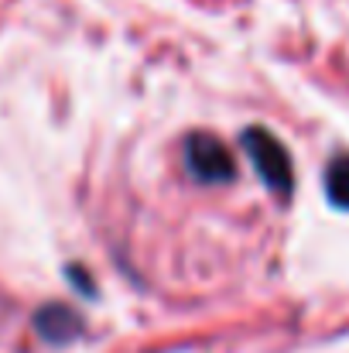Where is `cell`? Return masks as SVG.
I'll use <instances>...</instances> for the list:
<instances>
[{"mask_svg": "<svg viewBox=\"0 0 349 353\" xmlns=\"http://www.w3.org/2000/svg\"><path fill=\"white\" fill-rule=\"evenodd\" d=\"M243 148H246L253 168L260 172V179H264L274 192L288 196L291 185H295V168H291L288 148H284L271 130H264V127H250V130L243 134Z\"/></svg>", "mask_w": 349, "mask_h": 353, "instance_id": "obj_1", "label": "cell"}, {"mask_svg": "<svg viewBox=\"0 0 349 353\" xmlns=\"http://www.w3.org/2000/svg\"><path fill=\"white\" fill-rule=\"evenodd\" d=\"M185 161L192 168L195 179L202 182H230L236 175V165H233V154L226 151L223 141H216L213 134H192L189 144H185Z\"/></svg>", "mask_w": 349, "mask_h": 353, "instance_id": "obj_2", "label": "cell"}, {"mask_svg": "<svg viewBox=\"0 0 349 353\" xmlns=\"http://www.w3.org/2000/svg\"><path fill=\"white\" fill-rule=\"evenodd\" d=\"M34 326H38V333H41L45 340L65 343V340H72V336L79 333V316H76L72 309H65V305H45V309L34 316Z\"/></svg>", "mask_w": 349, "mask_h": 353, "instance_id": "obj_3", "label": "cell"}, {"mask_svg": "<svg viewBox=\"0 0 349 353\" xmlns=\"http://www.w3.org/2000/svg\"><path fill=\"white\" fill-rule=\"evenodd\" d=\"M326 192H329V199L339 210H349V154H339L329 165V172H326Z\"/></svg>", "mask_w": 349, "mask_h": 353, "instance_id": "obj_4", "label": "cell"}]
</instances>
